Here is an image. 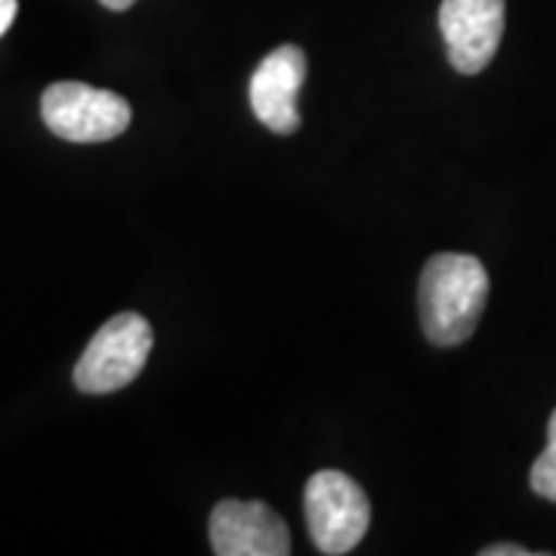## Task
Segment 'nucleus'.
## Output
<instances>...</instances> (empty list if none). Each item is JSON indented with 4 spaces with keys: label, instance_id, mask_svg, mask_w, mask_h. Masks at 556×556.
I'll return each mask as SVG.
<instances>
[{
    "label": "nucleus",
    "instance_id": "obj_1",
    "mask_svg": "<svg viewBox=\"0 0 556 556\" xmlns=\"http://www.w3.org/2000/svg\"><path fill=\"white\" fill-rule=\"evenodd\" d=\"M489 303V273L473 254H437L427 260L417 288L420 325L430 343L457 346L473 338Z\"/></svg>",
    "mask_w": 556,
    "mask_h": 556
},
{
    "label": "nucleus",
    "instance_id": "obj_2",
    "mask_svg": "<svg viewBox=\"0 0 556 556\" xmlns=\"http://www.w3.org/2000/svg\"><path fill=\"white\" fill-rule=\"evenodd\" d=\"M152 353V325L137 313L112 316L75 365V387L87 396L124 390L139 378Z\"/></svg>",
    "mask_w": 556,
    "mask_h": 556
},
{
    "label": "nucleus",
    "instance_id": "obj_3",
    "mask_svg": "<svg viewBox=\"0 0 556 556\" xmlns=\"http://www.w3.org/2000/svg\"><path fill=\"white\" fill-rule=\"evenodd\" d=\"M306 529L318 554H350L371 526V504L356 479L340 470H318L303 492Z\"/></svg>",
    "mask_w": 556,
    "mask_h": 556
},
{
    "label": "nucleus",
    "instance_id": "obj_4",
    "mask_svg": "<svg viewBox=\"0 0 556 556\" xmlns=\"http://www.w3.org/2000/svg\"><path fill=\"white\" fill-rule=\"evenodd\" d=\"M43 124L68 142H105L121 137L130 124V105L112 90L78 80H60L40 97Z\"/></svg>",
    "mask_w": 556,
    "mask_h": 556
},
{
    "label": "nucleus",
    "instance_id": "obj_5",
    "mask_svg": "<svg viewBox=\"0 0 556 556\" xmlns=\"http://www.w3.org/2000/svg\"><path fill=\"white\" fill-rule=\"evenodd\" d=\"M439 28L455 72L479 75L504 38V0H442Z\"/></svg>",
    "mask_w": 556,
    "mask_h": 556
},
{
    "label": "nucleus",
    "instance_id": "obj_6",
    "mask_svg": "<svg viewBox=\"0 0 556 556\" xmlns=\"http://www.w3.org/2000/svg\"><path fill=\"white\" fill-rule=\"evenodd\" d=\"M211 547L217 556H288L291 532L263 501H219L211 514Z\"/></svg>",
    "mask_w": 556,
    "mask_h": 556
},
{
    "label": "nucleus",
    "instance_id": "obj_7",
    "mask_svg": "<svg viewBox=\"0 0 556 556\" xmlns=\"http://www.w3.org/2000/svg\"><path fill=\"white\" fill-rule=\"evenodd\" d=\"M306 78V56L294 43H285L260 62L251 75V109L273 134H294L300 127L298 93Z\"/></svg>",
    "mask_w": 556,
    "mask_h": 556
},
{
    "label": "nucleus",
    "instance_id": "obj_8",
    "mask_svg": "<svg viewBox=\"0 0 556 556\" xmlns=\"http://www.w3.org/2000/svg\"><path fill=\"white\" fill-rule=\"evenodd\" d=\"M529 482H532L535 495L547 497V501L556 504V412L551 415V424H547V448L532 464Z\"/></svg>",
    "mask_w": 556,
    "mask_h": 556
},
{
    "label": "nucleus",
    "instance_id": "obj_9",
    "mask_svg": "<svg viewBox=\"0 0 556 556\" xmlns=\"http://www.w3.org/2000/svg\"><path fill=\"white\" fill-rule=\"evenodd\" d=\"M16 13H20V3H16V0H0V38H3L7 28L13 25Z\"/></svg>",
    "mask_w": 556,
    "mask_h": 556
},
{
    "label": "nucleus",
    "instance_id": "obj_10",
    "mask_svg": "<svg viewBox=\"0 0 556 556\" xmlns=\"http://www.w3.org/2000/svg\"><path fill=\"white\" fill-rule=\"evenodd\" d=\"M532 551H526V547H519V544H492V547H485L482 556H529Z\"/></svg>",
    "mask_w": 556,
    "mask_h": 556
},
{
    "label": "nucleus",
    "instance_id": "obj_11",
    "mask_svg": "<svg viewBox=\"0 0 556 556\" xmlns=\"http://www.w3.org/2000/svg\"><path fill=\"white\" fill-rule=\"evenodd\" d=\"M102 7H109V10H130L137 0H100Z\"/></svg>",
    "mask_w": 556,
    "mask_h": 556
}]
</instances>
